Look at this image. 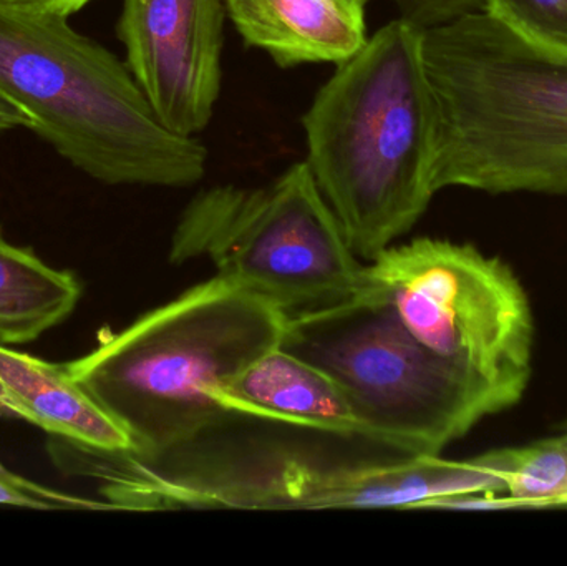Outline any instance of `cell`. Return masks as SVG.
Wrapping results in <instances>:
<instances>
[{
    "instance_id": "6da1fadb",
    "label": "cell",
    "mask_w": 567,
    "mask_h": 566,
    "mask_svg": "<svg viewBox=\"0 0 567 566\" xmlns=\"http://www.w3.org/2000/svg\"><path fill=\"white\" fill-rule=\"evenodd\" d=\"M432 186L567 195V53L488 12L422 32Z\"/></svg>"
},
{
    "instance_id": "7a4b0ae2",
    "label": "cell",
    "mask_w": 567,
    "mask_h": 566,
    "mask_svg": "<svg viewBox=\"0 0 567 566\" xmlns=\"http://www.w3.org/2000/svg\"><path fill=\"white\" fill-rule=\"evenodd\" d=\"M66 472L102 485L113 511L350 508L373 465L416 455L369 434H347L225 412L155 452H105L52 439Z\"/></svg>"
},
{
    "instance_id": "3957f363",
    "label": "cell",
    "mask_w": 567,
    "mask_h": 566,
    "mask_svg": "<svg viewBox=\"0 0 567 566\" xmlns=\"http://www.w3.org/2000/svg\"><path fill=\"white\" fill-rule=\"evenodd\" d=\"M307 165L363 263L410 231L436 195L433 102L422 30L402 19L373 33L302 116Z\"/></svg>"
},
{
    "instance_id": "277c9868",
    "label": "cell",
    "mask_w": 567,
    "mask_h": 566,
    "mask_svg": "<svg viewBox=\"0 0 567 566\" xmlns=\"http://www.w3.org/2000/svg\"><path fill=\"white\" fill-rule=\"evenodd\" d=\"M0 96L106 185L188 188L205 178L206 146L169 130L128 65L66 17L0 0Z\"/></svg>"
},
{
    "instance_id": "5b68a950",
    "label": "cell",
    "mask_w": 567,
    "mask_h": 566,
    "mask_svg": "<svg viewBox=\"0 0 567 566\" xmlns=\"http://www.w3.org/2000/svg\"><path fill=\"white\" fill-rule=\"evenodd\" d=\"M287 315L215 276L140 316L70 375L118 422L133 452H155L225 414L213 392L281 342Z\"/></svg>"
},
{
    "instance_id": "8992f818",
    "label": "cell",
    "mask_w": 567,
    "mask_h": 566,
    "mask_svg": "<svg viewBox=\"0 0 567 566\" xmlns=\"http://www.w3.org/2000/svg\"><path fill=\"white\" fill-rule=\"evenodd\" d=\"M279 346L342 388L360 431L412 454L440 455L502 412L485 385L420 344L365 282L346 301L287 316Z\"/></svg>"
},
{
    "instance_id": "52a82bcc",
    "label": "cell",
    "mask_w": 567,
    "mask_h": 566,
    "mask_svg": "<svg viewBox=\"0 0 567 566\" xmlns=\"http://www.w3.org/2000/svg\"><path fill=\"white\" fill-rule=\"evenodd\" d=\"M208 259L216 276L296 316L346 301L365 266L350 248L307 162L259 188L203 189L179 216L169 261Z\"/></svg>"
},
{
    "instance_id": "ba28073f",
    "label": "cell",
    "mask_w": 567,
    "mask_h": 566,
    "mask_svg": "<svg viewBox=\"0 0 567 566\" xmlns=\"http://www.w3.org/2000/svg\"><path fill=\"white\" fill-rule=\"evenodd\" d=\"M406 331L485 385L502 411L522 401L533 372L535 321L518 276L475 246L419 238L365 266Z\"/></svg>"
},
{
    "instance_id": "9c48e42d",
    "label": "cell",
    "mask_w": 567,
    "mask_h": 566,
    "mask_svg": "<svg viewBox=\"0 0 567 566\" xmlns=\"http://www.w3.org/2000/svg\"><path fill=\"white\" fill-rule=\"evenodd\" d=\"M225 0H123L116 33L130 72L173 132L196 136L221 93Z\"/></svg>"
},
{
    "instance_id": "30bf717a",
    "label": "cell",
    "mask_w": 567,
    "mask_h": 566,
    "mask_svg": "<svg viewBox=\"0 0 567 566\" xmlns=\"http://www.w3.org/2000/svg\"><path fill=\"white\" fill-rule=\"evenodd\" d=\"M239 35L279 66L340 63L367 40L369 0H225Z\"/></svg>"
},
{
    "instance_id": "8fae6325",
    "label": "cell",
    "mask_w": 567,
    "mask_h": 566,
    "mask_svg": "<svg viewBox=\"0 0 567 566\" xmlns=\"http://www.w3.org/2000/svg\"><path fill=\"white\" fill-rule=\"evenodd\" d=\"M225 412L326 431H360L346 392L322 369L281 346L259 356L213 392Z\"/></svg>"
},
{
    "instance_id": "7c38bea8",
    "label": "cell",
    "mask_w": 567,
    "mask_h": 566,
    "mask_svg": "<svg viewBox=\"0 0 567 566\" xmlns=\"http://www.w3.org/2000/svg\"><path fill=\"white\" fill-rule=\"evenodd\" d=\"M0 411L80 447L133 451L125 429L83 391L66 364H52L10 346H0Z\"/></svg>"
},
{
    "instance_id": "4fadbf2b",
    "label": "cell",
    "mask_w": 567,
    "mask_h": 566,
    "mask_svg": "<svg viewBox=\"0 0 567 566\" xmlns=\"http://www.w3.org/2000/svg\"><path fill=\"white\" fill-rule=\"evenodd\" d=\"M80 298L82 285L72 272L52 268L0 231V346L35 341L65 321Z\"/></svg>"
},
{
    "instance_id": "5bb4252c",
    "label": "cell",
    "mask_w": 567,
    "mask_h": 566,
    "mask_svg": "<svg viewBox=\"0 0 567 566\" xmlns=\"http://www.w3.org/2000/svg\"><path fill=\"white\" fill-rule=\"evenodd\" d=\"M506 495L519 511L567 508V434L502 449Z\"/></svg>"
},
{
    "instance_id": "9a60e30c",
    "label": "cell",
    "mask_w": 567,
    "mask_h": 566,
    "mask_svg": "<svg viewBox=\"0 0 567 566\" xmlns=\"http://www.w3.org/2000/svg\"><path fill=\"white\" fill-rule=\"evenodd\" d=\"M483 12L538 45L567 53V0H486Z\"/></svg>"
},
{
    "instance_id": "2e32d148",
    "label": "cell",
    "mask_w": 567,
    "mask_h": 566,
    "mask_svg": "<svg viewBox=\"0 0 567 566\" xmlns=\"http://www.w3.org/2000/svg\"><path fill=\"white\" fill-rule=\"evenodd\" d=\"M0 504L22 505V507L43 508H83V511H113L106 502H92L60 494L32 484L25 478L10 474L0 465Z\"/></svg>"
},
{
    "instance_id": "e0dca14e",
    "label": "cell",
    "mask_w": 567,
    "mask_h": 566,
    "mask_svg": "<svg viewBox=\"0 0 567 566\" xmlns=\"http://www.w3.org/2000/svg\"><path fill=\"white\" fill-rule=\"evenodd\" d=\"M390 2L399 10V19L422 32L455 22L470 13L483 12L486 7V0H390Z\"/></svg>"
},
{
    "instance_id": "ac0fdd59",
    "label": "cell",
    "mask_w": 567,
    "mask_h": 566,
    "mask_svg": "<svg viewBox=\"0 0 567 566\" xmlns=\"http://www.w3.org/2000/svg\"><path fill=\"white\" fill-rule=\"evenodd\" d=\"M2 2L25 7V9L40 10V12L56 13V16L70 19L72 13L79 12L92 0H2Z\"/></svg>"
},
{
    "instance_id": "d6986e66",
    "label": "cell",
    "mask_w": 567,
    "mask_h": 566,
    "mask_svg": "<svg viewBox=\"0 0 567 566\" xmlns=\"http://www.w3.org/2000/svg\"><path fill=\"white\" fill-rule=\"evenodd\" d=\"M16 128H32L29 116L20 112L12 103L0 96V133Z\"/></svg>"
},
{
    "instance_id": "ffe728a7",
    "label": "cell",
    "mask_w": 567,
    "mask_h": 566,
    "mask_svg": "<svg viewBox=\"0 0 567 566\" xmlns=\"http://www.w3.org/2000/svg\"><path fill=\"white\" fill-rule=\"evenodd\" d=\"M563 432H566L567 434V421L565 422V425H563Z\"/></svg>"
}]
</instances>
